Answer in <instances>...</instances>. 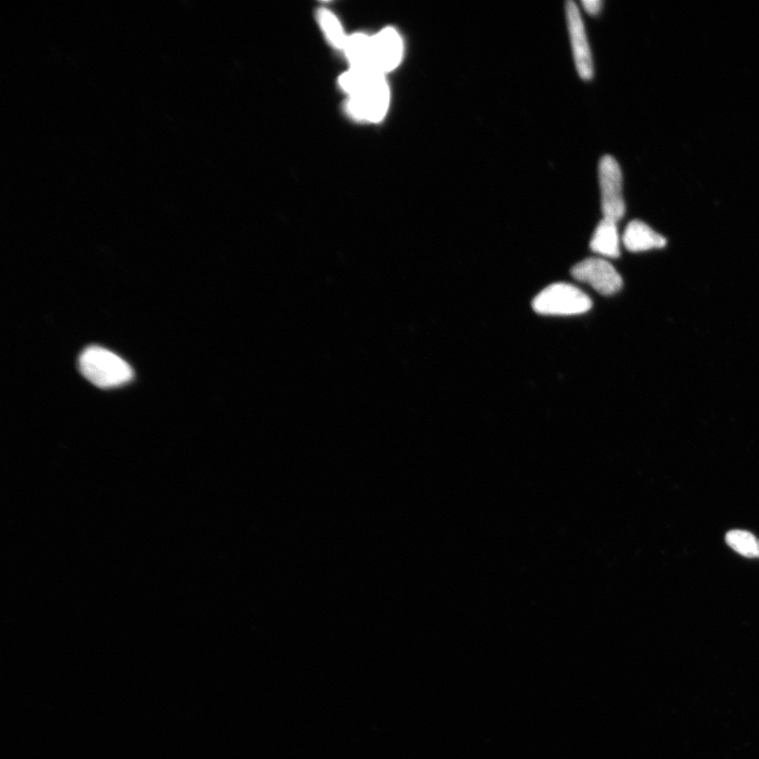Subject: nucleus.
Returning a JSON list of instances; mask_svg holds the SVG:
<instances>
[{
    "instance_id": "f03ea898",
    "label": "nucleus",
    "mask_w": 759,
    "mask_h": 759,
    "mask_svg": "<svg viewBox=\"0 0 759 759\" xmlns=\"http://www.w3.org/2000/svg\"><path fill=\"white\" fill-rule=\"evenodd\" d=\"M80 369L86 379L101 388L118 387L133 378V369L125 360L100 346L84 350Z\"/></svg>"
},
{
    "instance_id": "7ed1b4c3",
    "label": "nucleus",
    "mask_w": 759,
    "mask_h": 759,
    "mask_svg": "<svg viewBox=\"0 0 759 759\" xmlns=\"http://www.w3.org/2000/svg\"><path fill=\"white\" fill-rule=\"evenodd\" d=\"M533 308L543 316H577L592 308V300L574 285L557 283L541 291L533 301Z\"/></svg>"
},
{
    "instance_id": "f8f14e48",
    "label": "nucleus",
    "mask_w": 759,
    "mask_h": 759,
    "mask_svg": "<svg viewBox=\"0 0 759 759\" xmlns=\"http://www.w3.org/2000/svg\"><path fill=\"white\" fill-rule=\"evenodd\" d=\"M728 546L746 558H759V540L750 532L733 530L726 535Z\"/></svg>"
},
{
    "instance_id": "6e6552de",
    "label": "nucleus",
    "mask_w": 759,
    "mask_h": 759,
    "mask_svg": "<svg viewBox=\"0 0 759 759\" xmlns=\"http://www.w3.org/2000/svg\"><path fill=\"white\" fill-rule=\"evenodd\" d=\"M624 244L631 252H642L664 248L667 240L641 221L631 222L625 231Z\"/></svg>"
},
{
    "instance_id": "9b49d317",
    "label": "nucleus",
    "mask_w": 759,
    "mask_h": 759,
    "mask_svg": "<svg viewBox=\"0 0 759 759\" xmlns=\"http://www.w3.org/2000/svg\"><path fill=\"white\" fill-rule=\"evenodd\" d=\"M318 21L328 42L335 48L344 50L348 36L337 16L327 9H321L318 13Z\"/></svg>"
},
{
    "instance_id": "ddd939ff",
    "label": "nucleus",
    "mask_w": 759,
    "mask_h": 759,
    "mask_svg": "<svg viewBox=\"0 0 759 759\" xmlns=\"http://www.w3.org/2000/svg\"><path fill=\"white\" fill-rule=\"evenodd\" d=\"M581 5L589 14L597 15L601 10L602 2L601 0H583Z\"/></svg>"
},
{
    "instance_id": "423d86ee",
    "label": "nucleus",
    "mask_w": 759,
    "mask_h": 759,
    "mask_svg": "<svg viewBox=\"0 0 759 759\" xmlns=\"http://www.w3.org/2000/svg\"><path fill=\"white\" fill-rule=\"evenodd\" d=\"M566 10L576 69L582 80L590 81L594 75V65L585 24L576 3L568 2Z\"/></svg>"
},
{
    "instance_id": "1a4fd4ad",
    "label": "nucleus",
    "mask_w": 759,
    "mask_h": 759,
    "mask_svg": "<svg viewBox=\"0 0 759 759\" xmlns=\"http://www.w3.org/2000/svg\"><path fill=\"white\" fill-rule=\"evenodd\" d=\"M344 51L352 69L376 70L372 36L363 33L348 36Z\"/></svg>"
},
{
    "instance_id": "f257e3e1",
    "label": "nucleus",
    "mask_w": 759,
    "mask_h": 759,
    "mask_svg": "<svg viewBox=\"0 0 759 759\" xmlns=\"http://www.w3.org/2000/svg\"><path fill=\"white\" fill-rule=\"evenodd\" d=\"M389 101L391 93L385 75L372 70L366 73L357 92L349 96L346 110L355 120L378 123L385 118Z\"/></svg>"
},
{
    "instance_id": "0eeeda50",
    "label": "nucleus",
    "mask_w": 759,
    "mask_h": 759,
    "mask_svg": "<svg viewBox=\"0 0 759 759\" xmlns=\"http://www.w3.org/2000/svg\"><path fill=\"white\" fill-rule=\"evenodd\" d=\"M403 41L393 28H386L373 36L374 67L384 75L395 70L403 58Z\"/></svg>"
},
{
    "instance_id": "39448f33",
    "label": "nucleus",
    "mask_w": 759,
    "mask_h": 759,
    "mask_svg": "<svg viewBox=\"0 0 759 759\" xmlns=\"http://www.w3.org/2000/svg\"><path fill=\"white\" fill-rule=\"evenodd\" d=\"M571 274L579 282L591 285L597 293L612 296L624 285L615 267L605 259L591 258L576 264Z\"/></svg>"
},
{
    "instance_id": "9d476101",
    "label": "nucleus",
    "mask_w": 759,
    "mask_h": 759,
    "mask_svg": "<svg viewBox=\"0 0 759 759\" xmlns=\"http://www.w3.org/2000/svg\"><path fill=\"white\" fill-rule=\"evenodd\" d=\"M591 249L602 257L618 258L620 256V240L617 223L602 219L594 232Z\"/></svg>"
},
{
    "instance_id": "20e7f679",
    "label": "nucleus",
    "mask_w": 759,
    "mask_h": 759,
    "mask_svg": "<svg viewBox=\"0 0 759 759\" xmlns=\"http://www.w3.org/2000/svg\"><path fill=\"white\" fill-rule=\"evenodd\" d=\"M599 183L603 219L618 223L626 214L622 174L618 162L606 155L599 163Z\"/></svg>"
}]
</instances>
